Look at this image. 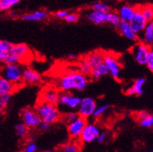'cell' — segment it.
Segmentation results:
<instances>
[{
  "instance_id": "8992f818",
  "label": "cell",
  "mask_w": 153,
  "mask_h": 152,
  "mask_svg": "<svg viewBox=\"0 0 153 152\" xmlns=\"http://www.w3.org/2000/svg\"><path fill=\"white\" fill-rule=\"evenodd\" d=\"M101 133L99 126L93 123H86L83 130L80 135V141L83 144H89L97 141V137Z\"/></svg>"
},
{
  "instance_id": "74e56055",
  "label": "cell",
  "mask_w": 153,
  "mask_h": 152,
  "mask_svg": "<svg viewBox=\"0 0 153 152\" xmlns=\"http://www.w3.org/2000/svg\"><path fill=\"white\" fill-rule=\"evenodd\" d=\"M146 65H147L149 70L151 71L152 73H153V50H152L151 53H150L149 59H148L147 63H146Z\"/></svg>"
},
{
  "instance_id": "52a82bcc",
  "label": "cell",
  "mask_w": 153,
  "mask_h": 152,
  "mask_svg": "<svg viewBox=\"0 0 153 152\" xmlns=\"http://www.w3.org/2000/svg\"><path fill=\"white\" fill-rule=\"evenodd\" d=\"M97 102L92 97H85L81 99L79 106L77 108L78 114L83 118L93 116V114L97 108Z\"/></svg>"
},
{
  "instance_id": "277c9868",
  "label": "cell",
  "mask_w": 153,
  "mask_h": 152,
  "mask_svg": "<svg viewBox=\"0 0 153 152\" xmlns=\"http://www.w3.org/2000/svg\"><path fill=\"white\" fill-rule=\"evenodd\" d=\"M152 51V47L142 42L136 44L131 49V53L134 58L139 65H145L147 63L149 54Z\"/></svg>"
},
{
  "instance_id": "2e32d148",
  "label": "cell",
  "mask_w": 153,
  "mask_h": 152,
  "mask_svg": "<svg viewBox=\"0 0 153 152\" xmlns=\"http://www.w3.org/2000/svg\"><path fill=\"white\" fill-rule=\"evenodd\" d=\"M85 16H86V18L89 21L94 23V24H97V25L107 23V13L90 10L89 12H88Z\"/></svg>"
},
{
  "instance_id": "f907efd6",
  "label": "cell",
  "mask_w": 153,
  "mask_h": 152,
  "mask_svg": "<svg viewBox=\"0 0 153 152\" xmlns=\"http://www.w3.org/2000/svg\"><path fill=\"white\" fill-rule=\"evenodd\" d=\"M151 152H153V151H151Z\"/></svg>"
},
{
  "instance_id": "484cf974",
  "label": "cell",
  "mask_w": 153,
  "mask_h": 152,
  "mask_svg": "<svg viewBox=\"0 0 153 152\" xmlns=\"http://www.w3.org/2000/svg\"><path fill=\"white\" fill-rule=\"evenodd\" d=\"M92 68H93V67H92L91 66H90V65L88 63V62L86 61L85 58L82 59L79 62V72L82 74V75H85V76L90 75Z\"/></svg>"
},
{
  "instance_id": "ac0fdd59",
  "label": "cell",
  "mask_w": 153,
  "mask_h": 152,
  "mask_svg": "<svg viewBox=\"0 0 153 152\" xmlns=\"http://www.w3.org/2000/svg\"><path fill=\"white\" fill-rule=\"evenodd\" d=\"M141 42L149 47L153 45V20L148 22L146 28L142 31Z\"/></svg>"
},
{
  "instance_id": "7bdbcfd3",
  "label": "cell",
  "mask_w": 153,
  "mask_h": 152,
  "mask_svg": "<svg viewBox=\"0 0 153 152\" xmlns=\"http://www.w3.org/2000/svg\"><path fill=\"white\" fill-rule=\"evenodd\" d=\"M126 94L128 95V96H133V95H136L135 93V90H134V87L131 85V86L128 87L126 89Z\"/></svg>"
},
{
  "instance_id": "ffe728a7",
  "label": "cell",
  "mask_w": 153,
  "mask_h": 152,
  "mask_svg": "<svg viewBox=\"0 0 153 152\" xmlns=\"http://www.w3.org/2000/svg\"><path fill=\"white\" fill-rule=\"evenodd\" d=\"M13 44L7 41L0 40V65L3 64L7 56L11 52Z\"/></svg>"
},
{
  "instance_id": "4316f807",
  "label": "cell",
  "mask_w": 153,
  "mask_h": 152,
  "mask_svg": "<svg viewBox=\"0 0 153 152\" xmlns=\"http://www.w3.org/2000/svg\"><path fill=\"white\" fill-rule=\"evenodd\" d=\"M120 19L119 15L116 12H109L107 13V23H109L114 27H117L120 23Z\"/></svg>"
},
{
  "instance_id": "ee69618b",
  "label": "cell",
  "mask_w": 153,
  "mask_h": 152,
  "mask_svg": "<svg viewBox=\"0 0 153 152\" xmlns=\"http://www.w3.org/2000/svg\"><path fill=\"white\" fill-rule=\"evenodd\" d=\"M76 58H77V56H76V54H68V58H69V59H76Z\"/></svg>"
},
{
  "instance_id": "9a60e30c",
  "label": "cell",
  "mask_w": 153,
  "mask_h": 152,
  "mask_svg": "<svg viewBox=\"0 0 153 152\" xmlns=\"http://www.w3.org/2000/svg\"><path fill=\"white\" fill-rule=\"evenodd\" d=\"M117 28L118 29L119 33L120 34L123 35L124 37H125L130 41H137L138 39V35L136 34L134 31L132 30L129 23L120 22V24Z\"/></svg>"
},
{
  "instance_id": "9c48e42d",
  "label": "cell",
  "mask_w": 153,
  "mask_h": 152,
  "mask_svg": "<svg viewBox=\"0 0 153 152\" xmlns=\"http://www.w3.org/2000/svg\"><path fill=\"white\" fill-rule=\"evenodd\" d=\"M130 26L131 27L132 30L134 31L136 34L139 35L142 33V31L145 30L146 25H147L148 21L146 18L144 17L138 6L136 7V12L134 14V17L130 22Z\"/></svg>"
},
{
  "instance_id": "3957f363",
  "label": "cell",
  "mask_w": 153,
  "mask_h": 152,
  "mask_svg": "<svg viewBox=\"0 0 153 152\" xmlns=\"http://www.w3.org/2000/svg\"><path fill=\"white\" fill-rule=\"evenodd\" d=\"M23 70V67L19 64L3 65L1 66L0 76L17 87L19 84L23 82L22 81Z\"/></svg>"
},
{
  "instance_id": "7dc6e473",
  "label": "cell",
  "mask_w": 153,
  "mask_h": 152,
  "mask_svg": "<svg viewBox=\"0 0 153 152\" xmlns=\"http://www.w3.org/2000/svg\"><path fill=\"white\" fill-rule=\"evenodd\" d=\"M45 152H54V151H47Z\"/></svg>"
},
{
  "instance_id": "d6986e66",
  "label": "cell",
  "mask_w": 153,
  "mask_h": 152,
  "mask_svg": "<svg viewBox=\"0 0 153 152\" xmlns=\"http://www.w3.org/2000/svg\"><path fill=\"white\" fill-rule=\"evenodd\" d=\"M10 53L16 54L20 59L23 60L29 56V54H30V50L29 47L25 44H18L13 45Z\"/></svg>"
},
{
  "instance_id": "f35d334b",
  "label": "cell",
  "mask_w": 153,
  "mask_h": 152,
  "mask_svg": "<svg viewBox=\"0 0 153 152\" xmlns=\"http://www.w3.org/2000/svg\"><path fill=\"white\" fill-rule=\"evenodd\" d=\"M149 114V113H148L147 111H144V110L143 111H139L135 114L136 119H138V121H141V120L144 119L146 117H147Z\"/></svg>"
},
{
  "instance_id": "d4e9b609",
  "label": "cell",
  "mask_w": 153,
  "mask_h": 152,
  "mask_svg": "<svg viewBox=\"0 0 153 152\" xmlns=\"http://www.w3.org/2000/svg\"><path fill=\"white\" fill-rule=\"evenodd\" d=\"M91 10L100 12V13H107L109 12H111V6L105 2H97L92 5Z\"/></svg>"
},
{
  "instance_id": "6da1fadb",
  "label": "cell",
  "mask_w": 153,
  "mask_h": 152,
  "mask_svg": "<svg viewBox=\"0 0 153 152\" xmlns=\"http://www.w3.org/2000/svg\"><path fill=\"white\" fill-rule=\"evenodd\" d=\"M89 80L79 71H72L63 75L58 79V86L61 90L69 92L72 90L82 91L87 86Z\"/></svg>"
},
{
  "instance_id": "7c38bea8",
  "label": "cell",
  "mask_w": 153,
  "mask_h": 152,
  "mask_svg": "<svg viewBox=\"0 0 153 152\" xmlns=\"http://www.w3.org/2000/svg\"><path fill=\"white\" fill-rule=\"evenodd\" d=\"M41 80V75L38 72L30 67L23 68V75H22L23 82L25 84H29V85H36V84H38Z\"/></svg>"
},
{
  "instance_id": "ba28073f",
  "label": "cell",
  "mask_w": 153,
  "mask_h": 152,
  "mask_svg": "<svg viewBox=\"0 0 153 152\" xmlns=\"http://www.w3.org/2000/svg\"><path fill=\"white\" fill-rule=\"evenodd\" d=\"M23 123L28 128H35L39 126L41 120L37 115L36 110L32 109H26L21 113Z\"/></svg>"
},
{
  "instance_id": "7402d4cb",
  "label": "cell",
  "mask_w": 153,
  "mask_h": 152,
  "mask_svg": "<svg viewBox=\"0 0 153 152\" xmlns=\"http://www.w3.org/2000/svg\"><path fill=\"white\" fill-rule=\"evenodd\" d=\"M107 75H109L108 69L103 64V62L95 66V67H93L92 68L91 73H90V76H91L92 79H95V80L100 79L102 77Z\"/></svg>"
},
{
  "instance_id": "cb8c5ba5",
  "label": "cell",
  "mask_w": 153,
  "mask_h": 152,
  "mask_svg": "<svg viewBox=\"0 0 153 152\" xmlns=\"http://www.w3.org/2000/svg\"><path fill=\"white\" fill-rule=\"evenodd\" d=\"M144 17L147 19L148 22L153 20V5L152 4H146L142 6H138Z\"/></svg>"
},
{
  "instance_id": "f6af8a7d",
  "label": "cell",
  "mask_w": 153,
  "mask_h": 152,
  "mask_svg": "<svg viewBox=\"0 0 153 152\" xmlns=\"http://www.w3.org/2000/svg\"><path fill=\"white\" fill-rule=\"evenodd\" d=\"M3 112H4V107L1 105V104H0V116L3 114Z\"/></svg>"
},
{
  "instance_id": "b9f144b4",
  "label": "cell",
  "mask_w": 153,
  "mask_h": 152,
  "mask_svg": "<svg viewBox=\"0 0 153 152\" xmlns=\"http://www.w3.org/2000/svg\"><path fill=\"white\" fill-rule=\"evenodd\" d=\"M49 127H50V125L48 124V123H44V122H41V123L39 124V126L37 127H38L39 130L41 131H45L48 129Z\"/></svg>"
},
{
  "instance_id": "d590c367",
  "label": "cell",
  "mask_w": 153,
  "mask_h": 152,
  "mask_svg": "<svg viewBox=\"0 0 153 152\" xmlns=\"http://www.w3.org/2000/svg\"><path fill=\"white\" fill-rule=\"evenodd\" d=\"M10 99H11V95L10 94L0 95V104L5 108L10 102Z\"/></svg>"
},
{
  "instance_id": "ab89813d",
  "label": "cell",
  "mask_w": 153,
  "mask_h": 152,
  "mask_svg": "<svg viewBox=\"0 0 153 152\" xmlns=\"http://www.w3.org/2000/svg\"><path fill=\"white\" fill-rule=\"evenodd\" d=\"M37 151V145L34 143L31 142L26 146L25 152H36Z\"/></svg>"
},
{
  "instance_id": "5b68a950",
  "label": "cell",
  "mask_w": 153,
  "mask_h": 152,
  "mask_svg": "<svg viewBox=\"0 0 153 152\" xmlns=\"http://www.w3.org/2000/svg\"><path fill=\"white\" fill-rule=\"evenodd\" d=\"M103 64L108 69L109 74L114 79L119 80L120 79L121 65L119 62L118 58L113 54H105Z\"/></svg>"
},
{
  "instance_id": "836d02e7",
  "label": "cell",
  "mask_w": 153,
  "mask_h": 152,
  "mask_svg": "<svg viewBox=\"0 0 153 152\" xmlns=\"http://www.w3.org/2000/svg\"><path fill=\"white\" fill-rule=\"evenodd\" d=\"M79 15L76 13H69L65 19V20L68 23H76L79 22Z\"/></svg>"
},
{
  "instance_id": "bcb514c9",
  "label": "cell",
  "mask_w": 153,
  "mask_h": 152,
  "mask_svg": "<svg viewBox=\"0 0 153 152\" xmlns=\"http://www.w3.org/2000/svg\"><path fill=\"white\" fill-rule=\"evenodd\" d=\"M10 16H12V17H14L16 16V13H15V12L14 11H10Z\"/></svg>"
},
{
  "instance_id": "f546056e",
  "label": "cell",
  "mask_w": 153,
  "mask_h": 152,
  "mask_svg": "<svg viewBox=\"0 0 153 152\" xmlns=\"http://www.w3.org/2000/svg\"><path fill=\"white\" fill-rule=\"evenodd\" d=\"M146 82V79H144V78H140V79H138L134 82L132 86L134 87L136 95L141 96L143 93V86Z\"/></svg>"
},
{
  "instance_id": "8d00e7d4",
  "label": "cell",
  "mask_w": 153,
  "mask_h": 152,
  "mask_svg": "<svg viewBox=\"0 0 153 152\" xmlns=\"http://www.w3.org/2000/svg\"><path fill=\"white\" fill-rule=\"evenodd\" d=\"M68 11H66V10H59V11L56 12L55 14H54V16L58 19H65L66 18V16L68 15Z\"/></svg>"
},
{
  "instance_id": "8fae6325",
  "label": "cell",
  "mask_w": 153,
  "mask_h": 152,
  "mask_svg": "<svg viewBox=\"0 0 153 152\" xmlns=\"http://www.w3.org/2000/svg\"><path fill=\"white\" fill-rule=\"evenodd\" d=\"M81 101L79 97L76 96L70 93H62L59 96L58 103L62 106H66L70 110H75L79 107Z\"/></svg>"
},
{
  "instance_id": "c3c4849f",
  "label": "cell",
  "mask_w": 153,
  "mask_h": 152,
  "mask_svg": "<svg viewBox=\"0 0 153 152\" xmlns=\"http://www.w3.org/2000/svg\"><path fill=\"white\" fill-rule=\"evenodd\" d=\"M1 66H2V65H0V69H1Z\"/></svg>"
},
{
  "instance_id": "e0dca14e",
  "label": "cell",
  "mask_w": 153,
  "mask_h": 152,
  "mask_svg": "<svg viewBox=\"0 0 153 152\" xmlns=\"http://www.w3.org/2000/svg\"><path fill=\"white\" fill-rule=\"evenodd\" d=\"M48 17V13L45 10H40L37 11L32 12L30 13L23 15L22 19L26 21H43Z\"/></svg>"
},
{
  "instance_id": "e575fe53",
  "label": "cell",
  "mask_w": 153,
  "mask_h": 152,
  "mask_svg": "<svg viewBox=\"0 0 153 152\" xmlns=\"http://www.w3.org/2000/svg\"><path fill=\"white\" fill-rule=\"evenodd\" d=\"M79 116L78 114V113H76V112H69L67 114H65V121L67 122L68 123H72L73 122L74 120H76L78 117H79Z\"/></svg>"
},
{
  "instance_id": "4dcf8cb0",
  "label": "cell",
  "mask_w": 153,
  "mask_h": 152,
  "mask_svg": "<svg viewBox=\"0 0 153 152\" xmlns=\"http://www.w3.org/2000/svg\"><path fill=\"white\" fill-rule=\"evenodd\" d=\"M15 130L16 135L19 137H24L28 134V127L23 123H18L15 127Z\"/></svg>"
},
{
  "instance_id": "44dd1931",
  "label": "cell",
  "mask_w": 153,
  "mask_h": 152,
  "mask_svg": "<svg viewBox=\"0 0 153 152\" xmlns=\"http://www.w3.org/2000/svg\"><path fill=\"white\" fill-rule=\"evenodd\" d=\"M104 54L100 51H93L88 54L87 57L85 58L88 63L92 67L98 65L100 64L103 63L104 59Z\"/></svg>"
},
{
  "instance_id": "30bf717a",
  "label": "cell",
  "mask_w": 153,
  "mask_h": 152,
  "mask_svg": "<svg viewBox=\"0 0 153 152\" xmlns=\"http://www.w3.org/2000/svg\"><path fill=\"white\" fill-rule=\"evenodd\" d=\"M86 123V119L81 116H79L76 120L68 123L67 130L70 137L72 138L79 137Z\"/></svg>"
},
{
  "instance_id": "681fc988",
  "label": "cell",
  "mask_w": 153,
  "mask_h": 152,
  "mask_svg": "<svg viewBox=\"0 0 153 152\" xmlns=\"http://www.w3.org/2000/svg\"><path fill=\"white\" fill-rule=\"evenodd\" d=\"M152 46H153V45H152ZM152 50H153V47H152Z\"/></svg>"
},
{
  "instance_id": "7a4b0ae2",
  "label": "cell",
  "mask_w": 153,
  "mask_h": 152,
  "mask_svg": "<svg viewBox=\"0 0 153 152\" xmlns=\"http://www.w3.org/2000/svg\"><path fill=\"white\" fill-rule=\"evenodd\" d=\"M36 112L41 119V122L48 124L58 122L61 117L59 110L55 105L40 101L36 106Z\"/></svg>"
},
{
  "instance_id": "d6a6232c",
  "label": "cell",
  "mask_w": 153,
  "mask_h": 152,
  "mask_svg": "<svg viewBox=\"0 0 153 152\" xmlns=\"http://www.w3.org/2000/svg\"><path fill=\"white\" fill-rule=\"evenodd\" d=\"M139 124L145 128H149V127H153V115L149 114L147 117L139 121Z\"/></svg>"
},
{
  "instance_id": "60d3db41",
  "label": "cell",
  "mask_w": 153,
  "mask_h": 152,
  "mask_svg": "<svg viewBox=\"0 0 153 152\" xmlns=\"http://www.w3.org/2000/svg\"><path fill=\"white\" fill-rule=\"evenodd\" d=\"M106 139H107V133H105V132H101L99 136H98V137H97V141L100 143V144H101V143L104 142L106 141Z\"/></svg>"
},
{
  "instance_id": "83f0119b",
  "label": "cell",
  "mask_w": 153,
  "mask_h": 152,
  "mask_svg": "<svg viewBox=\"0 0 153 152\" xmlns=\"http://www.w3.org/2000/svg\"><path fill=\"white\" fill-rule=\"evenodd\" d=\"M81 146L76 141H71L62 148V152H80Z\"/></svg>"
},
{
  "instance_id": "f1b7e54d",
  "label": "cell",
  "mask_w": 153,
  "mask_h": 152,
  "mask_svg": "<svg viewBox=\"0 0 153 152\" xmlns=\"http://www.w3.org/2000/svg\"><path fill=\"white\" fill-rule=\"evenodd\" d=\"M19 2V0H0V11H8Z\"/></svg>"
},
{
  "instance_id": "603a6c76",
  "label": "cell",
  "mask_w": 153,
  "mask_h": 152,
  "mask_svg": "<svg viewBox=\"0 0 153 152\" xmlns=\"http://www.w3.org/2000/svg\"><path fill=\"white\" fill-rule=\"evenodd\" d=\"M17 87L0 76V95H11Z\"/></svg>"
},
{
  "instance_id": "1f68e13d",
  "label": "cell",
  "mask_w": 153,
  "mask_h": 152,
  "mask_svg": "<svg viewBox=\"0 0 153 152\" xmlns=\"http://www.w3.org/2000/svg\"><path fill=\"white\" fill-rule=\"evenodd\" d=\"M109 109L108 105H101V106H97L95 111L93 113V116L94 118H99L101 116H103V114L107 112V110Z\"/></svg>"
},
{
  "instance_id": "4fadbf2b",
  "label": "cell",
  "mask_w": 153,
  "mask_h": 152,
  "mask_svg": "<svg viewBox=\"0 0 153 152\" xmlns=\"http://www.w3.org/2000/svg\"><path fill=\"white\" fill-rule=\"evenodd\" d=\"M136 12V7L130 5H124L119 9L117 13L121 22L130 23L134 17Z\"/></svg>"
},
{
  "instance_id": "5bb4252c",
  "label": "cell",
  "mask_w": 153,
  "mask_h": 152,
  "mask_svg": "<svg viewBox=\"0 0 153 152\" xmlns=\"http://www.w3.org/2000/svg\"><path fill=\"white\" fill-rule=\"evenodd\" d=\"M60 95L53 89H46L43 91L41 94V101L48 102V103L56 105L58 103Z\"/></svg>"
}]
</instances>
